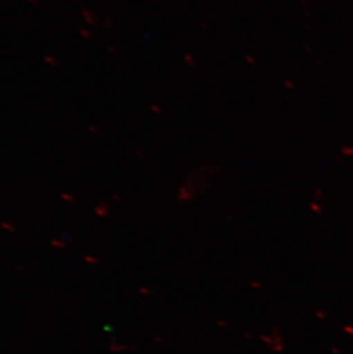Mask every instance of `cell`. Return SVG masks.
I'll return each mask as SVG.
<instances>
[{
  "label": "cell",
  "mask_w": 353,
  "mask_h": 354,
  "mask_svg": "<svg viewBox=\"0 0 353 354\" xmlns=\"http://www.w3.org/2000/svg\"><path fill=\"white\" fill-rule=\"evenodd\" d=\"M44 62L51 68H57L60 66V62L57 60V57L52 55V54H45L43 57Z\"/></svg>",
  "instance_id": "obj_1"
},
{
  "label": "cell",
  "mask_w": 353,
  "mask_h": 354,
  "mask_svg": "<svg viewBox=\"0 0 353 354\" xmlns=\"http://www.w3.org/2000/svg\"><path fill=\"white\" fill-rule=\"evenodd\" d=\"M80 35L84 39L87 40H92L93 39V34L87 28H80Z\"/></svg>",
  "instance_id": "obj_3"
},
{
  "label": "cell",
  "mask_w": 353,
  "mask_h": 354,
  "mask_svg": "<svg viewBox=\"0 0 353 354\" xmlns=\"http://www.w3.org/2000/svg\"><path fill=\"white\" fill-rule=\"evenodd\" d=\"M82 15H83V19L87 24L89 26H94L96 24V17H93V14L91 13L89 10H82Z\"/></svg>",
  "instance_id": "obj_2"
}]
</instances>
